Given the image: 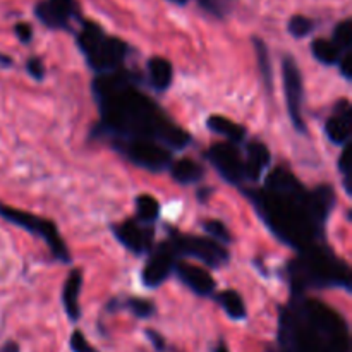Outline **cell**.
Wrapping results in <instances>:
<instances>
[{"instance_id": "1", "label": "cell", "mask_w": 352, "mask_h": 352, "mask_svg": "<svg viewBox=\"0 0 352 352\" xmlns=\"http://www.w3.org/2000/svg\"><path fill=\"white\" fill-rule=\"evenodd\" d=\"M138 74L127 69L100 74L93 93L100 107V126L95 134L112 141L150 140L167 150H182L191 134L174 122L160 105L138 89Z\"/></svg>"}, {"instance_id": "2", "label": "cell", "mask_w": 352, "mask_h": 352, "mask_svg": "<svg viewBox=\"0 0 352 352\" xmlns=\"http://www.w3.org/2000/svg\"><path fill=\"white\" fill-rule=\"evenodd\" d=\"M248 196L272 232L298 253L320 244L323 226L336 205L332 186L308 191L284 167L270 172L263 191H251Z\"/></svg>"}, {"instance_id": "3", "label": "cell", "mask_w": 352, "mask_h": 352, "mask_svg": "<svg viewBox=\"0 0 352 352\" xmlns=\"http://www.w3.org/2000/svg\"><path fill=\"white\" fill-rule=\"evenodd\" d=\"M277 352H351L349 327L330 306L298 296L280 309Z\"/></svg>"}, {"instance_id": "4", "label": "cell", "mask_w": 352, "mask_h": 352, "mask_svg": "<svg viewBox=\"0 0 352 352\" xmlns=\"http://www.w3.org/2000/svg\"><path fill=\"white\" fill-rule=\"evenodd\" d=\"M289 277L294 291H298V296L306 289H349L351 268L329 248L316 244L299 251L298 256L289 265Z\"/></svg>"}, {"instance_id": "5", "label": "cell", "mask_w": 352, "mask_h": 352, "mask_svg": "<svg viewBox=\"0 0 352 352\" xmlns=\"http://www.w3.org/2000/svg\"><path fill=\"white\" fill-rule=\"evenodd\" d=\"M78 47L85 54L89 67L98 74H107L122 69L129 55V45L124 40L107 34L91 21H82L78 33Z\"/></svg>"}, {"instance_id": "6", "label": "cell", "mask_w": 352, "mask_h": 352, "mask_svg": "<svg viewBox=\"0 0 352 352\" xmlns=\"http://www.w3.org/2000/svg\"><path fill=\"white\" fill-rule=\"evenodd\" d=\"M0 217L6 222L21 227V229H26L28 232L34 234L41 241H45L48 250L52 251V254L58 261H62V263H69L71 261V254H69L67 246H65L64 239L60 237L58 229L55 227V223L52 220H45L41 217L33 215V213L12 208L9 205H2V203H0Z\"/></svg>"}, {"instance_id": "7", "label": "cell", "mask_w": 352, "mask_h": 352, "mask_svg": "<svg viewBox=\"0 0 352 352\" xmlns=\"http://www.w3.org/2000/svg\"><path fill=\"white\" fill-rule=\"evenodd\" d=\"M167 244L177 258H196V260H201L203 263L212 268H220L229 261V251L210 237L182 236L179 232H172Z\"/></svg>"}, {"instance_id": "8", "label": "cell", "mask_w": 352, "mask_h": 352, "mask_svg": "<svg viewBox=\"0 0 352 352\" xmlns=\"http://www.w3.org/2000/svg\"><path fill=\"white\" fill-rule=\"evenodd\" d=\"M113 148L122 153L131 164L150 172H162L170 167L172 151L150 140H120L112 141Z\"/></svg>"}, {"instance_id": "9", "label": "cell", "mask_w": 352, "mask_h": 352, "mask_svg": "<svg viewBox=\"0 0 352 352\" xmlns=\"http://www.w3.org/2000/svg\"><path fill=\"white\" fill-rule=\"evenodd\" d=\"M282 76H284V91L287 112L292 120V126L298 133L306 134L305 117H302V100H305V88H302V76L298 62L287 55L282 60Z\"/></svg>"}, {"instance_id": "10", "label": "cell", "mask_w": 352, "mask_h": 352, "mask_svg": "<svg viewBox=\"0 0 352 352\" xmlns=\"http://www.w3.org/2000/svg\"><path fill=\"white\" fill-rule=\"evenodd\" d=\"M206 158L230 184H241L244 175V158L232 143H217L206 150Z\"/></svg>"}, {"instance_id": "11", "label": "cell", "mask_w": 352, "mask_h": 352, "mask_svg": "<svg viewBox=\"0 0 352 352\" xmlns=\"http://www.w3.org/2000/svg\"><path fill=\"white\" fill-rule=\"evenodd\" d=\"M34 16L50 30H71V23L79 16V7L76 0H41L34 6Z\"/></svg>"}, {"instance_id": "12", "label": "cell", "mask_w": 352, "mask_h": 352, "mask_svg": "<svg viewBox=\"0 0 352 352\" xmlns=\"http://www.w3.org/2000/svg\"><path fill=\"white\" fill-rule=\"evenodd\" d=\"M175 263H177V256L172 253L168 244L164 243L162 246L157 248V251L151 254L150 260H148L146 265L143 267L141 280H143V284L150 289L160 287V285L170 277V274L175 268Z\"/></svg>"}, {"instance_id": "13", "label": "cell", "mask_w": 352, "mask_h": 352, "mask_svg": "<svg viewBox=\"0 0 352 352\" xmlns=\"http://www.w3.org/2000/svg\"><path fill=\"white\" fill-rule=\"evenodd\" d=\"M113 234L134 254H146L153 248L155 230L151 227L141 226L138 220H126V222L113 226Z\"/></svg>"}, {"instance_id": "14", "label": "cell", "mask_w": 352, "mask_h": 352, "mask_svg": "<svg viewBox=\"0 0 352 352\" xmlns=\"http://www.w3.org/2000/svg\"><path fill=\"white\" fill-rule=\"evenodd\" d=\"M174 274L177 275L179 280L198 296H212L215 292V280L212 275L201 267H196L191 263H182L177 261L174 268Z\"/></svg>"}, {"instance_id": "15", "label": "cell", "mask_w": 352, "mask_h": 352, "mask_svg": "<svg viewBox=\"0 0 352 352\" xmlns=\"http://www.w3.org/2000/svg\"><path fill=\"white\" fill-rule=\"evenodd\" d=\"M339 105L340 109L337 107L336 113L327 120L325 133H327V138H329L333 144L346 146V144H349V138H351L352 110H351L349 102H346V100H342Z\"/></svg>"}, {"instance_id": "16", "label": "cell", "mask_w": 352, "mask_h": 352, "mask_svg": "<svg viewBox=\"0 0 352 352\" xmlns=\"http://www.w3.org/2000/svg\"><path fill=\"white\" fill-rule=\"evenodd\" d=\"M270 165V150L261 141H251L246 148V158H244V175L251 181H258L267 167Z\"/></svg>"}, {"instance_id": "17", "label": "cell", "mask_w": 352, "mask_h": 352, "mask_svg": "<svg viewBox=\"0 0 352 352\" xmlns=\"http://www.w3.org/2000/svg\"><path fill=\"white\" fill-rule=\"evenodd\" d=\"M81 287V270H72L71 274H69L67 280L64 282V289H62V305H64V309L65 313H67L69 320H72V322H78L79 316H81V306H79Z\"/></svg>"}, {"instance_id": "18", "label": "cell", "mask_w": 352, "mask_h": 352, "mask_svg": "<svg viewBox=\"0 0 352 352\" xmlns=\"http://www.w3.org/2000/svg\"><path fill=\"white\" fill-rule=\"evenodd\" d=\"M148 79L153 89L157 91H165L170 88L172 79H174V67L170 62L164 57H151L148 60Z\"/></svg>"}, {"instance_id": "19", "label": "cell", "mask_w": 352, "mask_h": 352, "mask_svg": "<svg viewBox=\"0 0 352 352\" xmlns=\"http://www.w3.org/2000/svg\"><path fill=\"white\" fill-rule=\"evenodd\" d=\"M206 126H208L210 131L220 134V136L227 138L229 143L239 144L246 140V129L243 126H239L234 120L227 119L223 116H212L206 120Z\"/></svg>"}, {"instance_id": "20", "label": "cell", "mask_w": 352, "mask_h": 352, "mask_svg": "<svg viewBox=\"0 0 352 352\" xmlns=\"http://www.w3.org/2000/svg\"><path fill=\"white\" fill-rule=\"evenodd\" d=\"M203 174H205L203 165L192 158H181V160L170 164L172 179L179 184H195V182L201 181Z\"/></svg>"}, {"instance_id": "21", "label": "cell", "mask_w": 352, "mask_h": 352, "mask_svg": "<svg viewBox=\"0 0 352 352\" xmlns=\"http://www.w3.org/2000/svg\"><path fill=\"white\" fill-rule=\"evenodd\" d=\"M253 45L254 54H256L258 71H260L261 79H263L268 91H274V69H272V58L267 43H265L261 38H253Z\"/></svg>"}, {"instance_id": "22", "label": "cell", "mask_w": 352, "mask_h": 352, "mask_svg": "<svg viewBox=\"0 0 352 352\" xmlns=\"http://www.w3.org/2000/svg\"><path fill=\"white\" fill-rule=\"evenodd\" d=\"M217 302L222 306V309L229 315V318L232 320L246 318V305H244L243 298H241V294L237 291L227 289V291L219 292V296H217Z\"/></svg>"}, {"instance_id": "23", "label": "cell", "mask_w": 352, "mask_h": 352, "mask_svg": "<svg viewBox=\"0 0 352 352\" xmlns=\"http://www.w3.org/2000/svg\"><path fill=\"white\" fill-rule=\"evenodd\" d=\"M311 54L313 57L323 65H337L339 64L340 54L339 48L332 43V40H325V38H316L311 43Z\"/></svg>"}, {"instance_id": "24", "label": "cell", "mask_w": 352, "mask_h": 352, "mask_svg": "<svg viewBox=\"0 0 352 352\" xmlns=\"http://www.w3.org/2000/svg\"><path fill=\"white\" fill-rule=\"evenodd\" d=\"M138 222L151 223L160 215V203L150 195H141L136 198Z\"/></svg>"}, {"instance_id": "25", "label": "cell", "mask_w": 352, "mask_h": 352, "mask_svg": "<svg viewBox=\"0 0 352 352\" xmlns=\"http://www.w3.org/2000/svg\"><path fill=\"white\" fill-rule=\"evenodd\" d=\"M332 43L340 50V54H349L352 48V21L344 19L333 30Z\"/></svg>"}, {"instance_id": "26", "label": "cell", "mask_w": 352, "mask_h": 352, "mask_svg": "<svg viewBox=\"0 0 352 352\" xmlns=\"http://www.w3.org/2000/svg\"><path fill=\"white\" fill-rule=\"evenodd\" d=\"M196 3L217 19H226L236 7V0H196Z\"/></svg>"}, {"instance_id": "27", "label": "cell", "mask_w": 352, "mask_h": 352, "mask_svg": "<svg viewBox=\"0 0 352 352\" xmlns=\"http://www.w3.org/2000/svg\"><path fill=\"white\" fill-rule=\"evenodd\" d=\"M287 30L294 38H306L315 30V21L306 16H301V14H296V16L289 19Z\"/></svg>"}, {"instance_id": "28", "label": "cell", "mask_w": 352, "mask_h": 352, "mask_svg": "<svg viewBox=\"0 0 352 352\" xmlns=\"http://www.w3.org/2000/svg\"><path fill=\"white\" fill-rule=\"evenodd\" d=\"M203 229L208 234L210 239L217 241L219 244H229L230 241H232L229 229H227L226 223L220 222V220H205V222H203Z\"/></svg>"}, {"instance_id": "29", "label": "cell", "mask_w": 352, "mask_h": 352, "mask_svg": "<svg viewBox=\"0 0 352 352\" xmlns=\"http://www.w3.org/2000/svg\"><path fill=\"white\" fill-rule=\"evenodd\" d=\"M124 306H126L134 316H138V318H150V316H153L155 311H157V306H155L150 299L131 298L127 299Z\"/></svg>"}, {"instance_id": "30", "label": "cell", "mask_w": 352, "mask_h": 352, "mask_svg": "<svg viewBox=\"0 0 352 352\" xmlns=\"http://www.w3.org/2000/svg\"><path fill=\"white\" fill-rule=\"evenodd\" d=\"M351 146L349 144H346L342 150V153H340L339 157V170L340 174L344 175V184H346V191L347 195H351Z\"/></svg>"}, {"instance_id": "31", "label": "cell", "mask_w": 352, "mask_h": 352, "mask_svg": "<svg viewBox=\"0 0 352 352\" xmlns=\"http://www.w3.org/2000/svg\"><path fill=\"white\" fill-rule=\"evenodd\" d=\"M69 346H71L72 352H100L93 346H89V342L86 340L85 333H82L81 330H74V332H72L71 340H69Z\"/></svg>"}, {"instance_id": "32", "label": "cell", "mask_w": 352, "mask_h": 352, "mask_svg": "<svg viewBox=\"0 0 352 352\" xmlns=\"http://www.w3.org/2000/svg\"><path fill=\"white\" fill-rule=\"evenodd\" d=\"M26 71L34 81H41L45 78V65L43 60L40 57H31L30 60L26 62Z\"/></svg>"}, {"instance_id": "33", "label": "cell", "mask_w": 352, "mask_h": 352, "mask_svg": "<svg viewBox=\"0 0 352 352\" xmlns=\"http://www.w3.org/2000/svg\"><path fill=\"white\" fill-rule=\"evenodd\" d=\"M14 33H16L17 40H19L21 43H30V41L33 40V28L28 23H17L16 26H14Z\"/></svg>"}, {"instance_id": "34", "label": "cell", "mask_w": 352, "mask_h": 352, "mask_svg": "<svg viewBox=\"0 0 352 352\" xmlns=\"http://www.w3.org/2000/svg\"><path fill=\"white\" fill-rule=\"evenodd\" d=\"M339 69H340V74L344 76V78L347 79V81H351L352 79V54H344L342 57H340L339 60Z\"/></svg>"}, {"instance_id": "35", "label": "cell", "mask_w": 352, "mask_h": 352, "mask_svg": "<svg viewBox=\"0 0 352 352\" xmlns=\"http://www.w3.org/2000/svg\"><path fill=\"white\" fill-rule=\"evenodd\" d=\"M146 336H148V339H150L151 342H153V346L157 347V351H164V349H165L164 339H162V337L158 336L157 332H153V330H148Z\"/></svg>"}, {"instance_id": "36", "label": "cell", "mask_w": 352, "mask_h": 352, "mask_svg": "<svg viewBox=\"0 0 352 352\" xmlns=\"http://www.w3.org/2000/svg\"><path fill=\"white\" fill-rule=\"evenodd\" d=\"M0 352H21V347L16 342H12V340H9V342L3 344Z\"/></svg>"}, {"instance_id": "37", "label": "cell", "mask_w": 352, "mask_h": 352, "mask_svg": "<svg viewBox=\"0 0 352 352\" xmlns=\"http://www.w3.org/2000/svg\"><path fill=\"white\" fill-rule=\"evenodd\" d=\"M12 64H14L12 58H10L9 55H6V54H2V52H0V67H10Z\"/></svg>"}, {"instance_id": "38", "label": "cell", "mask_w": 352, "mask_h": 352, "mask_svg": "<svg viewBox=\"0 0 352 352\" xmlns=\"http://www.w3.org/2000/svg\"><path fill=\"white\" fill-rule=\"evenodd\" d=\"M215 352H230V351H229V347H227V346H226V344H223V342H220V344H219V346H217V349H215Z\"/></svg>"}, {"instance_id": "39", "label": "cell", "mask_w": 352, "mask_h": 352, "mask_svg": "<svg viewBox=\"0 0 352 352\" xmlns=\"http://www.w3.org/2000/svg\"><path fill=\"white\" fill-rule=\"evenodd\" d=\"M210 192H212V189H210V188L203 189V192H199V199H203V201H205V199H206V196H208Z\"/></svg>"}, {"instance_id": "40", "label": "cell", "mask_w": 352, "mask_h": 352, "mask_svg": "<svg viewBox=\"0 0 352 352\" xmlns=\"http://www.w3.org/2000/svg\"><path fill=\"white\" fill-rule=\"evenodd\" d=\"M168 2L175 3V6H186V3H188V0H168Z\"/></svg>"}]
</instances>
